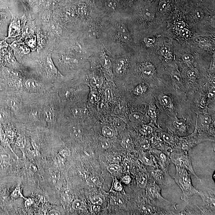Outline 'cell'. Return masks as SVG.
<instances>
[{"instance_id": "6da1fadb", "label": "cell", "mask_w": 215, "mask_h": 215, "mask_svg": "<svg viewBox=\"0 0 215 215\" xmlns=\"http://www.w3.org/2000/svg\"><path fill=\"white\" fill-rule=\"evenodd\" d=\"M176 168L175 179L182 192L181 199L187 201L192 196L199 194V192L193 186L190 175L188 173L187 169L180 167H176Z\"/></svg>"}, {"instance_id": "7a4b0ae2", "label": "cell", "mask_w": 215, "mask_h": 215, "mask_svg": "<svg viewBox=\"0 0 215 215\" xmlns=\"http://www.w3.org/2000/svg\"><path fill=\"white\" fill-rule=\"evenodd\" d=\"M170 159L176 167H180L189 170L197 179L201 181L195 173L192 165L191 159L187 152L183 151L172 152L170 154Z\"/></svg>"}, {"instance_id": "3957f363", "label": "cell", "mask_w": 215, "mask_h": 215, "mask_svg": "<svg viewBox=\"0 0 215 215\" xmlns=\"http://www.w3.org/2000/svg\"><path fill=\"white\" fill-rule=\"evenodd\" d=\"M27 18L24 14L21 17L15 16L12 13V18L8 29V35L5 38H16L22 34L23 28L28 21Z\"/></svg>"}, {"instance_id": "277c9868", "label": "cell", "mask_w": 215, "mask_h": 215, "mask_svg": "<svg viewBox=\"0 0 215 215\" xmlns=\"http://www.w3.org/2000/svg\"><path fill=\"white\" fill-rule=\"evenodd\" d=\"M12 18V13L9 9L0 8V39L5 38L6 29Z\"/></svg>"}, {"instance_id": "5b68a950", "label": "cell", "mask_w": 215, "mask_h": 215, "mask_svg": "<svg viewBox=\"0 0 215 215\" xmlns=\"http://www.w3.org/2000/svg\"><path fill=\"white\" fill-rule=\"evenodd\" d=\"M9 46L14 51V54L17 58H21L22 57L29 54L31 49L24 43V41L20 39L9 44Z\"/></svg>"}, {"instance_id": "8992f818", "label": "cell", "mask_w": 215, "mask_h": 215, "mask_svg": "<svg viewBox=\"0 0 215 215\" xmlns=\"http://www.w3.org/2000/svg\"><path fill=\"white\" fill-rule=\"evenodd\" d=\"M159 104L164 108L169 110H172L173 106L172 99L166 95L161 94L158 97Z\"/></svg>"}, {"instance_id": "52a82bcc", "label": "cell", "mask_w": 215, "mask_h": 215, "mask_svg": "<svg viewBox=\"0 0 215 215\" xmlns=\"http://www.w3.org/2000/svg\"><path fill=\"white\" fill-rule=\"evenodd\" d=\"M22 40L24 41V43L30 48L32 52L36 50L37 45L36 35L35 34L28 35Z\"/></svg>"}, {"instance_id": "ba28073f", "label": "cell", "mask_w": 215, "mask_h": 215, "mask_svg": "<svg viewBox=\"0 0 215 215\" xmlns=\"http://www.w3.org/2000/svg\"><path fill=\"white\" fill-rule=\"evenodd\" d=\"M199 195L201 196L203 200L204 204L206 205L209 206L213 209L215 208V197L213 194L212 195L210 194L199 192Z\"/></svg>"}, {"instance_id": "9c48e42d", "label": "cell", "mask_w": 215, "mask_h": 215, "mask_svg": "<svg viewBox=\"0 0 215 215\" xmlns=\"http://www.w3.org/2000/svg\"><path fill=\"white\" fill-rule=\"evenodd\" d=\"M117 32L118 36L123 42H128L130 39V34L128 29L123 24L119 26Z\"/></svg>"}, {"instance_id": "30bf717a", "label": "cell", "mask_w": 215, "mask_h": 215, "mask_svg": "<svg viewBox=\"0 0 215 215\" xmlns=\"http://www.w3.org/2000/svg\"><path fill=\"white\" fill-rule=\"evenodd\" d=\"M61 59L65 64L69 66L75 65L79 63L78 60L77 58L70 55H62Z\"/></svg>"}, {"instance_id": "8fae6325", "label": "cell", "mask_w": 215, "mask_h": 215, "mask_svg": "<svg viewBox=\"0 0 215 215\" xmlns=\"http://www.w3.org/2000/svg\"><path fill=\"white\" fill-rule=\"evenodd\" d=\"M142 73L145 78L152 77L155 73V69L152 65H147L142 68Z\"/></svg>"}, {"instance_id": "7c38bea8", "label": "cell", "mask_w": 215, "mask_h": 215, "mask_svg": "<svg viewBox=\"0 0 215 215\" xmlns=\"http://www.w3.org/2000/svg\"><path fill=\"white\" fill-rule=\"evenodd\" d=\"M38 82L34 79H29L25 82V87L28 90L30 91H36L39 89Z\"/></svg>"}, {"instance_id": "4fadbf2b", "label": "cell", "mask_w": 215, "mask_h": 215, "mask_svg": "<svg viewBox=\"0 0 215 215\" xmlns=\"http://www.w3.org/2000/svg\"><path fill=\"white\" fill-rule=\"evenodd\" d=\"M127 62L125 59L120 58L116 62V71L118 74H122L126 69Z\"/></svg>"}, {"instance_id": "5bb4252c", "label": "cell", "mask_w": 215, "mask_h": 215, "mask_svg": "<svg viewBox=\"0 0 215 215\" xmlns=\"http://www.w3.org/2000/svg\"><path fill=\"white\" fill-rule=\"evenodd\" d=\"M6 103L14 111H17L21 107V103L18 99L14 97L9 98L6 100Z\"/></svg>"}, {"instance_id": "9a60e30c", "label": "cell", "mask_w": 215, "mask_h": 215, "mask_svg": "<svg viewBox=\"0 0 215 215\" xmlns=\"http://www.w3.org/2000/svg\"><path fill=\"white\" fill-rule=\"evenodd\" d=\"M129 118L131 122H141L143 120L144 116L140 112H135L131 114Z\"/></svg>"}, {"instance_id": "2e32d148", "label": "cell", "mask_w": 215, "mask_h": 215, "mask_svg": "<svg viewBox=\"0 0 215 215\" xmlns=\"http://www.w3.org/2000/svg\"><path fill=\"white\" fill-rule=\"evenodd\" d=\"M157 187H151L149 189V195L150 197L153 198H162L161 197V195L160 194L159 190L156 189Z\"/></svg>"}, {"instance_id": "e0dca14e", "label": "cell", "mask_w": 215, "mask_h": 215, "mask_svg": "<svg viewBox=\"0 0 215 215\" xmlns=\"http://www.w3.org/2000/svg\"><path fill=\"white\" fill-rule=\"evenodd\" d=\"M187 74L188 78L190 79L192 81H194L198 77L199 72L197 69L194 68L188 71Z\"/></svg>"}, {"instance_id": "ac0fdd59", "label": "cell", "mask_w": 215, "mask_h": 215, "mask_svg": "<svg viewBox=\"0 0 215 215\" xmlns=\"http://www.w3.org/2000/svg\"><path fill=\"white\" fill-rule=\"evenodd\" d=\"M173 126L175 129L184 131L186 130V126L184 122L181 120H175L173 122Z\"/></svg>"}, {"instance_id": "d6986e66", "label": "cell", "mask_w": 215, "mask_h": 215, "mask_svg": "<svg viewBox=\"0 0 215 215\" xmlns=\"http://www.w3.org/2000/svg\"><path fill=\"white\" fill-rule=\"evenodd\" d=\"M44 118L48 122H53L54 119V114L51 109H48L44 112Z\"/></svg>"}, {"instance_id": "ffe728a7", "label": "cell", "mask_w": 215, "mask_h": 215, "mask_svg": "<svg viewBox=\"0 0 215 215\" xmlns=\"http://www.w3.org/2000/svg\"><path fill=\"white\" fill-rule=\"evenodd\" d=\"M90 84L93 87L99 88L103 84V81L102 79L100 78H93L90 81Z\"/></svg>"}, {"instance_id": "44dd1931", "label": "cell", "mask_w": 215, "mask_h": 215, "mask_svg": "<svg viewBox=\"0 0 215 215\" xmlns=\"http://www.w3.org/2000/svg\"><path fill=\"white\" fill-rule=\"evenodd\" d=\"M148 177L145 174H142L140 175L138 181L139 187L142 189L146 187L148 183Z\"/></svg>"}, {"instance_id": "7402d4cb", "label": "cell", "mask_w": 215, "mask_h": 215, "mask_svg": "<svg viewBox=\"0 0 215 215\" xmlns=\"http://www.w3.org/2000/svg\"><path fill=\"white\" fill-rule=\"evenodd\" d=\"M148 114L149 116L152 118L154 121H156L157 117L156 108L154 105L152 104V105L149 107L148 110Z\"/></svg>"}, {"instance_id": "603a6c76", "label": "cell", "mask_w": 215, "mask_h": 215, "mask_svg": "<svg viewBox=\"0 0 215 215\" xmlns=\"http://www.w3.org/2000/svg\"><path fill=\"white\" fill-rule=\"evenodd\" d=\"M104 200V198L103 196L98 195L92 197L91 199V201L92 204L100 205L103 203Z\"/></svg>"}, {"instance_id": "cb8c5ba5", "label": "cell", "mask_w": 215, "mask_h": 215, "mask_svg": "<svg viewBox=\"0 0 215 215\" xmlns=\"http://www.w3.org/2000/svg\"><path fill=\"white\" fill-rule=\"evenodd\" d=\"M102 133L106 138H112L114 136V132L112 129L107 126H104L102 128Z\"/></svg>"}, {"instance_id": "d4e9b609", "label": "cell", "mask_w": 215, "mask_h": 215, "mask_svg": "<svg viewBox=\"0 0 215 215\" xmlns=\"http://www.w3.org/2000/svg\"><path fill=\"white\" fill-rule=\"evenodd\" d=\"M89 98L91 102L94 103H96L99 101V99L97 92L95 90H92L90 92Z\"/></svg>"}, {"instance_id": "484cf974", "label": "cell", "mask_w": 215, "mask_h": 215, "mask_svg": "<svg viewBox=\"0 0 215 215\" xmlns=\"http://www.w3.org/2000/svg\"><path fill=\"white\" fill-rule=\"evenodd\" d=\"M172 78L173 81L178 84H182V78L180 73L178 71H174L172 72Z\"/></svg>"}, {"instance_id": "4316f807", "label": "cell", "mask_w": 215, "mask_h": 215, "mask_svg": "<svg viewBox=\"0 0 215 215\" xmlns=\"http://www.w3.org/2000/svg\"><path fill=\"white\" fill-rule=\"evenodd\" d=\"M168 4L167 2L165 1H161L159 3L158 6V11L161 13L165 12L167 9Z\"/></svg>"}, {"instance_id": "83f0119b", "label": "cell", "mask_w": 215, "mask_h": 215, "mask_svg": "<svg viewBox=\"0 0 215 215\" xmlns=\"http://www.w3.org/2000/svg\"><path fill=\"white\" fill-rule=\"evenodd\" d=\"M143 41L147 46H150L155 42V39L152 35H148L145 37Z\"/></svg>"}, {"instance_id": "f1b7e54d", "label": "cell", "mask_w": 215, "mask_h": 215, "mask_svg": "<svg viewBox=\"0 0 215 215\" xmlns=\"http://www.w3.org/2000/svg\"><path fill=\"white\" fill-rule=\"evenodd\" d=\"M146 91V87L145 86L140 85L137 86L134 90L133 92L136 95L142 94Z\"/></svg>"}, {"instance_id": "f546056e", "label": "cell", "mask_w": 215, "mask_h": 215, "mask_svg": "<svg viewBox=\"0 0 215 215\" xmlns=\"http://www.w3.org/2000/svg\"><path fill=\"white\" fill-rule=\"evenodd\" d=\"M211 122V119L209 116L203 117L202 118L201 126L203 128H207Z\"/></svg>"}, {"instance_id": "4dcf8cb0", "label": "cell", "mask_w": 215, "mask_h": 215, "mask_svg": "<svg viewBox=\"0 0 215 215\" xmlns=\"http://www.w3.org/2000/svg\"><path fill=\"white\" fill-rule=\"evenodd\" d=\"M105 98L108 102H112L113 100V95L112 91L110 89H107L104 92Z\"/></svg>"}, {"instance_id": "1f68e13d", "label": "cell", "mask_w": 215, "mask_h": 215, "mask_svg": "<svg viewBox=\"0 0 215 215\" xmlns=\"http://www.w3.org/2000/svg\"><path fill=\"white\" fill-rule=\"evenodd\" d=\"M99 181V178L96 177H90L88 178L86 180V183L88 185L92 186L95 185Z\"/></svg>"}, {"instance_id": "d6a6232c", "label": "cell", "mask_w": 215, "mask_h": 215, "mask_svg": "<svg viewBox=\"0 0 215 215\" xmlns=\"http://www.w3.org/2000/svg\"><path fill=\"white\" fill-rule=\"evenodd\" d=\"M120 169V166L116 164H112L109 165L107 167V170L111 173H113L116 171H118Z\"/></svg>"}, {"instance_id": "836d02e7", "label": "cell", "mask_w": 215, "mask_h": 215, "mask_svg": "<svg viewBox=\"0 0 215 215\" xmlns=\"http://www.w3.org/2000/svg\"><path fill=\"white\" fill-rule=\"evenodd\" d=\"M179 33L181 36L186 38H188L191 35V33L190 31L187 28H184L180 30V31H179Z\"/></svg>"}, {"instance_id": "e575fe53", "label": "cell", "mask_w": 215, "mask_h": 215, "mask_svg": "<svg viewBox=\"0 0 215 215\" xmlns=\"http://www.w3.org/2000/svg\"><path fill=\"white\" fill-rule=\"evenodd\" d=\"M82 134V131L79 128H74L72 131L73 136L76 138H79Z\"/></svg>"}, {"instance_id": "d590c367", "label": "cell", "mask_w": 215, "mask_h": 215, "mask_svg": "<svg viewBox=\"0 0 215 215\" xmlns=\"http://www.w3.org/2000/svg\"><path fill=\"white\" fill-rule=\"evenodd\" d=\"M82 206V202L79 200H75L72 204V208L75 210H79L81 209Z\"/></svg>"}, {"instance_id": "8d00e7d4", "label": "cell", "mask_w": 215, "mask_h": 215, "mask_svg": "<svg viewBox=\"0 0 215 215\" xmlns=\"http://www.w3.org/2000/svg\"><path fill=\"white\" fill-rule=\"evenodd\" d=\"M182 59L185 62L187 63H191L194 61L193 57L190 54L183 55Z\"/></svg>"}, {"instance_id": "74e56055", "label": "cell", "mask_w": 215, "mask_h": 215, "mask_svg": "<svg viewBox=\"0 0 215 215\" xmlns=\"http://www.w3.org/2000/svg\"><path fill=\"white\" fill-rule=\"evenodd\" d=\"M170 48L169 45H165L161 49V54L165 57H167L170 53Z\"/></svg>"}, {"instance_id": "f35d334b", "label": "cell", "mask_w": 215, "mask_h": 215, "mask_svg": "<svg viewBox=\"0 0 215 215\" xmlns=\"http://www.w3.org/2000/svg\"><path fill=\"white\" fill-rule=\"evenodd\" d=\"M142 212L145 214H150L152 213L153 211V209L151 206L149 205H145L142 207L141 209Z\"/></svg>"}, {"instance_id": "ab89813d", "label": "cell", "mask_w": 215, "mask_h": 215, "mask_svg": "<svg viewBox=\"0 0 215 215\" xmlns=\"http://www.w3.org/2000/svg\"><path fill=\"white\" fill-rule=\"evenodd\" d=\"M144 17L148 20H153L154 17L153 13L150 11V10L146 9L144 11Z\"/></svg>"}, {"instance_id": "60d3db41", "label": "cell", "mask_w": 215, "mask_h": 215, "mask_svg": "<svg viewBox=\"0 0 215 215\" xmlns=\"http://www.w3.org/2000/svg\"><path fill=\"white\" fill-rule=\"evenodd\" d=\"M141 131L145 134H150L153 131L152 128L148 125H143L141 129Z\"/></svg>"}, {"instance_id": "b9f144b4", "label": "cell", "mask_w": 215, "mask_h": 215, "mask_svg": "<svg viewBox=\"0 0 215 215\" xmlns=\"http://www.w3.org/2000/svg\"><path fill=\"white\" fill-rule=\"evenodd\" d=\"M142 160L143 162L147 165L153 166L154 165L153 161L151 158L147 157V156H143L142 158Z\"/></svg>"}, {"instance_id": "7bdbcfd3", "label": "cell", "mask_w": 215, "mask_h": 215, "mask_svg": "<svg viewBox=\"0 0 215 215\" xmlns=\"http://www.w3.org/2000/svg\"><path fill=\"white\" fill-rule=\"evenodd\" d=\"M194 17L198 20H201L204 16L203 12L200 10H197L194 12Z\"/></svg>"}, {"instance_id": "ee69618b", "label": "cell", "mask_w": 215, "mask_h": 215, "mask_svg": "<svg viewBox=\"0 0 215 215\" xmlns=\"http://www.w3.org/2000/svg\"><path fill=\"white\" fill-rule=\"evenodd\" d=\"M176 29L177 31H180L185 26V24L183 21H180L176 23Z\"/></svg>"}, {"instance_id": "f6af8a7d", "label": "cell", "mask_w": 215, "mask_h": 215, "mask_svg": "<svg viewBox=\"0 0 215 215\" xmlns=\"http://www.w3.org/2000/svg\"><path fill=\"white\" fill-rule=\"evenodd\" d=\"M100 146L103 149H107L109 148L110 143L109 141L106 140H103L100 142Z\"/></svg>"}, {"instance_id": "bcb514c9", "label": "cell", "mask_w": 215, "mask_h": 215, "mask_svg": "<svg viewBox=\"0 0 215 215\" xmlns=\"http://www.w3.org/2000/svg\"><path fill=\"white\" fill-rule=\"evenodd\" d=\"M195 41L203 45H205L208 43V40L205 38L203 37H197L194 38Z\"/></svg>"}, {"instance_id": "7dc6e473", "label": "cell", "mask_w": 215, "mask_h": 215, "mask_svg": "<svg viewBox=\"0 0 215 215\" xmlns=\"http://www.w3.org/2000/svg\"><path fill=\"white\" fill-rule=\"evenodd\" d=\"M101 210V207L99 205L93 204L91 206V211L93 213L97 214Z\"/></svg>"}, {"instance_id": "c3c4849f", "label": "cell", "mask_w": 215, "mask_h": 215, "mask_svg": "<svg viewBox=\"0 0 215 215\" xmlns=\"http://www.w3.org/2000/svg\"><path fill=\"white\" fill-rule=\"evenodd\" d=\"M70 191H66L62 194V199L64 201H68L70 200Z\"/></svg>"}, {"instance_id": "681fc988", "label": "cell", "mask_w": 215, "mask_h": 215, "mask_svg": "<svg viewBox=\"0 0 215 215\" xmlns=\"http://www.w3.org/2000/svg\"><path fill=\"white\" fill-rule=\"evenodd\" d=\"M162 139L165 140L166 142L170 143L172 142V137L170 135L167 134L166 133H163L162 135Z\"/></svg>"}, {"instance_id": "f907efd6", "label": "cell", "mask_w": 215, "mask_h": 215, "mask_svg": "<svg viewBox=\"0 0 215 215\" xmlns=\"http://www.w3.org/2000/svg\"><path fill=\"white\" fill-rule=\"evenodd\" d=\"M111 60L110 59L107 57H105L104 58V67L105 68L109 69V68L111 67Z\"/></svg>"}, {"instance_id": "816d5d0a", "label": "cell", "mask_w": 215, "mask_h": 215, "mask_svg": "<svg viewBox=\"0 0 215 215\" xmlns=\"http://www.w3.org/2000/svg\"><path fill=\"white\" fill-rule=\"evenodd\" d=\"M111 203L112 205H118L122 203V201L119 198L114 197L111 199Z\"/></svg>"}, {"instance_id": "f5cc1de1", "label": "cell", "mask_w": 215, "mask_h": 215, "mask_svg": "<svg viewBox=\"0 0 215 215\" xmlns=\"http://www.w3.org/2000/svg\"><path fill=\"white\" fill-rule=\"evenodd\" d=\"M111 161L114 162H119L121 161V157L118 155L113 156L111 158Z\"/></svg>"}, {"instance_id": "db71d44e", "label": "cell", "mask_w": 215, "mask_h": 215, "mask_svg": "<svg viewBox=\"0 0 215 215\" xmlns=\"http://www.w3.org/2000/svg\"><path fill=\"white\" fill-rule=\"evenodd\" d=\"M16 145L18 148H23L24 147L23 139L20 137H19L17 139Z\"/></svg>"}, {"instance_id": "11a10c76", "label": "cell", "mask_w": 215, "mask_h": 215, "mask_svg": "<svg viewBox=\"0 0 215 215\" xmlns=\"http://www.w3.org/2000/svg\"><path fill=\"white\" fill-rule=\"evenodd\" d=\"M114 188L117 191H120L122 190V185L120 182H116L115 183H114Z\"/></svg>"}, {"instance_id": "9f6ffc18", "label": "cell", "mask_w": 215, "mask_h": 215, "mask_svg": "<svg viewBox=\"0 0 215 215\" xmlns=\"http://www.w3.org/2000/svg\"><path fill=\"white\" fill-rule=\"evenodd\" d=\"M130 140L128 138L124 139L122 143V145L123 148H127L128 147Z\"/></svg>"}, {"instance_id": "6f0895ef", "label": "cell", "mask_w": 215, "mask_h": 215, "mask_svg": "<svg viewBox=\"0 0 215 215\" xmlns=\"http://www.w3.org/2000/svg\"><path fill=\"white\" fill-rule=\"evenodd\" d=\"M122 180L126 184H129L130 183V181H131V179L130 176L126 175L123 177V179H122Z\"/></svg>"}, {"instance_id": "680465c9", "label": "cell", "mask_w": 215, "mask_h": 215, "mask_svg": "<svg viewBox=\"0 0 215 215\" xmlns=\"http://www.w3.org/2000/svg\"><path fill=\"white\" fill-rule=\"evenodd\" d=\"M60 153L63 156H68L70 155V153L67 150H63L60 151Z\"/></svg>"}, {"instance_id": "91938a15", "label": "cell", "mask_w": 215, "mask_h": 215, "mask_svg": "<svg viewBox=\"0 0 215 215\" xmlns=\"http://www.w3.org/2000/svg\"><path fill=\"white\" fill-rule=\"evenodd\" d=\"M50 179L51 181H52V183L53 184H55L57 182V178L56 177V175L54 174H52L51 175L50 177Z\"/></svg>"}, {"instance_id": "94428289", "label": "cell", "mask_w": 215, "mask_h": 215, "mask_svg": "<svg viewBox=\"0 0 215 215\" xmlns=\"http://www.w3.org/2000/svg\"><path fill=\"white\" fill-rule=\"evenodd\" d=\"M106 108V104L103 102H101L99 104L98 106V108L99 110H103Z\"/></svg>"}, {"instance_id": "6125c7cd", "label": "cell", "mask_w": 215, "mask_h": 215, "mask_svg": "<svg viewBox=\"0 0 215 215\" xmlns=\"http://www.w3.org/2000/svg\"><path fill=\"white\" fill-rule=\"evenodd\" d=\"M48 214L53 215H60L61 214H60V213L59 211H57V210H52L49 212Z\"/></svg>"}, {"instance_id": "be15d7a7", "label": "cell", "mask_w": 215, "mask_h": 215, "mask_svg": "<svg viewBox=\"0 0 215 215\" xmlns=\"http://www.w3.org/2000/svg\"><path fill=\"white\" fill-rule=\"evenodd\" d=\"M73 112L75 115L78 116L80 114L81 111L78 108H75L73 110Z\"/></svg>"}, {"instance_id": "e7e4bbea", "label": "cell", "mask_w": 215, "mask_h": 215, "mask_svg": "<svg viewBox=\"0 0 215 215\" xmlns=\"http://www.w3.org/2000/svg\"><path fill=\"white\" fill-rule=\"evenodd\" d=\"M80 173H81V175H82V177H84L85 178L87 177V172H86L85 171H82V172H80Z\"/></svg>"}, {"instance_id": "03108f58", "label": "cell", "mask_w": 215, "mask_h": 215, "mask_svg": "<svg viewBox=\"0 0 215 215\" xmlns=\"http://www.w3.org/2000/svg\"><path fill=\"white\" fill-rule=\"evenodd\" d=\"M153 1V0H148V1L149 2H152Z\"/></svg>"}, {"instance_id": "003e7915", "label": "cell", "mask_w": 215, "mask_h": 215, "mask_svg": "<svg viewBox=\"0 0 215 215\" xmlns=\"http://www.w3.org/2000/svg\"><path fill=\"white\" fill-rule=\"evenodd\" d=\"M4 0H0V2H3V1H4Z\"/></svg>"}]
</instances>
